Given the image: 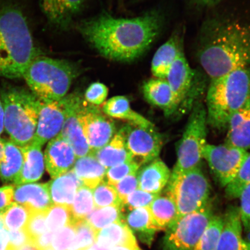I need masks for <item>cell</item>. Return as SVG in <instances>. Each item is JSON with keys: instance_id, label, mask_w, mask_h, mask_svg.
Listing matches in <instances>:
<instances>
[{"instance_id": "cell-34", "label": "cell", "mask_w": 250, "mask_h": 250, "mask_svg": "<svg viewBox=\"0 0 250 250\" xmlns=\"http://www.w3.org/2000/svg\"><path fill=\"white\" fill-rule=\"evenodd\" d=\"M95 208L93 190L84 185L80 187L70 208L72 215L71 225L75 222L85 220L87 215Z\"/></svg>"}, {"instance_id": "cell-14", "label": "cell", "mask_w": 250, "mask_h": 250, "mask_svg": "<svg viewBox=\"0 0 250 250\" xmlns=\"http://www.w3.org/2000/svg\"><path fill=\"white\" fill-rule=\"evenodd\" d=\"M83 99L76 94L65 96L60 102L65 111V118L60 135L69 144L77 159L90 154L88 143L78 118V110Z\"/></svg>"}, {"instance_id": "cell-52", "label": "cell", "mask_w": 250, "mask_h": 250, "mask_svg": "<svg viewBox=\"0 0 250 250\" xmlns=\"http://www.w3.org/2000/svg\"><path fill=\"white\" fill-rule=\"evenodd\" d=\"M191 1L199 7L210 8L218 5L223 0H191Z\"/></svg>"}, {"instance_id": "cell-35", "label": "cell", "mask_w": 250, "mask_h": 250, "mask_svg": "<svg viewBox=\"0 0 250 250\" xmlns=\"http://www.w3.org/2000/svg\"><path fill=\"white\" fill-rule=\"evenodd\" d=\"M223 226V217L214 215L203 232L194 250H217Z\"/></svg>"}, {"instance_id": "cell-15", "label": "cell", "mask_w": 250, "mask_h": 250, "mask_svg": "<svg viewBox=\"0 0 250 250\" xmlns=\"http://www.w3.org/2000/svg\"><path fill=\"white\" fill-rule=\"evenodd\" d=\"M40 100V99H39ZM65 118V111L60 101H40L39 117L33 142L42 146L61 133Z\"/></svg>"}, {"instance_id": "cell-39", "label": "cell", "mask_w": 250, "mask_h": 250, "mask_svg": "<svg viewBox=\"0 0 250 250\" xmlns=\"http://www.w3.org/2000/svg\"><path fill=\"white\" fill-rule=\"evenodd\" d=\"M93 195L95 208L123 206V202L116 189L104 181H102L93 189Z\"/></svg>"}, {"instance_id": "cell-44", "label": "cell", "mask_w": 250, "mask_h": 250, "mask_svg": "<svg viewBox=\"0 0 250 250\" xmlns=\"http://www.w3.org/2000/svg\"><path fill=\"white\" fill-rule=\"evenodd\" d=\"M46 211L31 212L29 221L25 227L31 242L48 231L46 224Z\"/></svg>"}, {"instance_id": "cell-3", "label": "cell", "mask_w": 250, "mask_h": 250, "mask_svg": "<svg viewBox=\"0 0 250 250\" xmlns=\"http://www.w3.org/2000/svg\"><path fill=\"white\" fill-rule=\"evenodd\" d=\"M38 56L23 12L14 5L0 4V77L23 78Z\"/></svg>"}, {"instance_id": "cell-1", "label": "cell", "mask_w": 250, "mask_h": 250, "mask_svg": "<svg viewBox=\"0 0 250 250\" xmlns=\"http://www.w3.org/2000/svg\"><path fill=\"white\" fill-rule=\"evenodd\" d=\"M162 24L161 15L152 11L132 19L102 14L83 21L78 29L105 58L129 62L147 51L161 33Z\"/></svg>"}, {"instance_id": "cell-21", "label": "cell", "mask_w": 250, "mask_h": 250, "mask_svg": "<svg viewBox=\"0 0 250 250\" xmlns=\"http://www.w3.org/2000/svg\"><path fill=\"white\" fill-rule=\"evenodd\" d=\"M83 2V0H41V6L50 22L65 29L80 11Z\"/></svg>"}, {"instance_id": "cell-24", "label": "cell", "mask_w": 250, "mask_h": 250, "mask_svg": "<svg viewBox=\"0 0 250 250\" xmlns=\"http://www.w3.org/2000/svg\"><path fill=\"white\" fill-rule=\"evenodd\" d=\"M42 146L35 142L22 147L24 162L17 180L13 183L17 186L21 184L36 182L42 177L44 171V158Z\"/></svg>"}, {"instance_id": "cell-33", "label": "cell", "mask_w": 250, "mask_h": 250, "mask_svg": "<svg viewBox=\"0 0 250 250\" xmlns=\"http://www.w3.org/2000/svg\"><path fill=\"white\" fill-rule=\"evenodd\" d=\"M85 220L97 233L103 228L123 220L122 206L96 208L87 215Z\"/></svg>"}, {"instance_id": "cell-36", "label": "cell", "mask_w": 250, "mask_h": 250, "mask_svg": "<svg viewBox=\"0 0 250 250\" xmlns=\"http://www.w3.org/2000/svg\"><path fill=\"white\" fill-rule=\"evenodd\" d=\"M31 212L24 206L14 202L2 212L4 226L8 230L25 229Z\"/></svg>"}, {"instance_id": "cell-5", "label": "cell", "mask_w": 250, "mask_h": 250, "mask_svg": "<svg viewBox=\"0 0 250 250\" xmlns=\"http://www.w3.org/2000/svg\"><path fill=\"white\" fill-rule=\"evenodd\" d=\"M78 74L77 67L70 62L38 56L27 67L23 78L31 92L40 101L54 102L66 95Z\"/></svg>"}, {"instance_id": "cell-4", "label": "cell", "mask_w": 250, "mask_h": 250, "mask_svg": "<svg viewBox=\"0 0 250 250\" xmlns=\"http://www.w3.org/2000/svg\"><path fill=\"white\" fill-rule=\"evenodd\" d=\"M250 97V67L210 80L206 93L208 124L226 129L230 118Z\"/></svg>"}, {"instance_id": "cell-51", "label": "cell", "mask_w": 250, "mask_h": 250, "mask_svg": "<svg viewBox=\"0 0 250 250\" xmlns=\"http://www.w3.org/2000/svg\"><path fill=\"white\" fill-rule=\"evenodd\" d=\"M9 245L8 230L5 228L0 229V250H7Z\"/></svg>"}, {"instance_id": "cell-19", "label": "cell", "mask_w": 250, "mask_h": 250, "mask_svg": "<svg viewBox=\"0 0 250 250\" xmlns=\"http://www.w3.org/2000/svg\"><path fill=\"white\" fill-rule=\"evenodd\" d=\"M224 218V226L217 250H246L239 208L230 207Z\"/></svg>"}, {"instance_id": "cell-54", "label": "cell", "mask_w": 250, "mask_h": 250, "mask_svg": "<svg viewBox=\"0 0 250 250\" xmlns=\"http://www.w3.org/2000/svg\"><path fill=\"white\" fill-rule=\"evenodd\" d=\"M109 250H140L138 246H118Z\"/></svg>"}, {"instance_id": "cell-53", "label": "cell", "mask_w": 250, "mask_h": 250, "mask_svg": "<svg viewBox=\"0 0 250 250\" xmlns=\"http://www.w3.org/2000/svg\"><path fill=\"white\" fill-rule=\"evenodd\" d=\"M4 109H3L1 100V98H0V135H1L3 132V130L4 129Z\"/></svg>"}, {"instance_id": "cell-37", "label": "cell", "mask_w": 250, "mask_h": 250, "mask_svg": "<svg viewBox=\"0 0 250 250\" xmlns=\"http://www.w3.org/2000/svg\"><path fill=\"white\" fill-rule=\"evenodd\" d=\"M72 223L70 208L66 206L52 205L46 211L47 229L55 232Z\"/></svg>"}, {"instance_id": "cell-60", "label": "cell", "mask_w": 250, "mask_h": 250, "mask_svg": "<svg viewBox=\"0 0 250 250\" xmlns=\"http://www.w3.org/2000/svg\"><path fill=\"white\" fill-rule=\"evenodd\" d=\"M52 250V249L51 248V249H47V250Z\"/></svg>"}, {"instance_id": "cell-40", "label": "cell", "mask_w": 250, "mask_h": 250, "mask_svg": "<svg viewBox=\"0 0 250 250\" xmlns=\"http://www.w3.org/2000/svg\"><path fill=\"white\" fill-rule=\"evenodd\" d=\"M250 183V152L242 165L238 174L226 187V192L228 198L234 199L239 198L242 190L248 184Z\"/></svg>"}, {"instance_id": "cell-50", "label": "cell", "mask_w": 250, "mask_h": 250, "mask_svg": "<svg viewBox=\"0 0 250 250\" xmlns=\"http://www.w3.org/2000/svg\"><path fill=\"white\" fill-rule=\"evenodd\" d=\"M54 232L47 231L31 241L38 250H45L51 248V243Z\"/></svg>"}, {"instance_id": "cell-30", "label": "cell", "mask_w": 250, "mask_h": 250, "mask_svg": "<svg viewBox=\"0 0 250 250\" xmlns=\"http://www.w3.org/2000/svg\"><path fill=\"white\" fill-rule=\"evenodd\" d=\"M123 221L131 230L139 234L143 242L150 243L155 232L160 230L152 221L148 207L140 208L129 210Z\"/></svg>"}, {"instance_id": "cell-49", "label": "cell", "mask_w": 250, "mask_h": 250, "mask_svg": "<svg viewBox=\"0 0 250 250\" xmlns=\"http://www.w3.org/2000/svg\"><path fill=\"white\" fill-rule=\"evenodd\" d=\"M15 187L7 186L0 188V212H4L14 203Z\"/></svg>"}, {"instance_id": "cell-42", "label": "cell", "mask_w": 250, "mask_h": 250, "mask_svg": "<svg viewBox=\"0 0 250 250\" xmlns=\"http://www.w3.org/2000/svg\"><path fill=\"white\" fill-rule=\"evenodd\" d=\"M159 195L160 194H154L137 189L125 200L123 203V208L130 210L134 208L148 207Z\"/></svg>"}, {"instance_id": "cell-47", "label": "cell", "mask_w": 250, "mask_h": 250, "mask_svg": "<svg viewBox=\"0 0 250 250\" xmlns=\"http://www.w3.org/2000/svg\"><path fill=\"white\" fill-rule=\"evenodd\" d=\"M239 198L240 199L239 210L243 227L248 232L250 231V183L244 188Z\"/></svg>"}, {"instance_id": "cell-58", "label": "cell", "mask_w": 250, "mask_h": 250, "mask_svg": "<svg viewBox=\"0 0 250 250\" xmlns=\"http://www.w3.org/2000/svg\"><path fill=\"white\" fill-rule=\"evenodd\" d=\"M110 249H107L103 248L97 245L96 243L94 244L91 248H90L88 250H109Z\"/></svg>"}, {"instance_id": "cell-9", "label": "cell", "mask_w": 250, "mask_h": 250, "mask_svg": "<svg viewBox=\"0 0 250 250\" xmlns=\"http://www.w3.org/2000/svg\"><path fill=\"white\" fill-rule=\"evenodd\" d=\"M214 214L208 205L184 215L166 229L164 250H194Z\"/></svg>"}, {"instance_id": "cell-29", "label": "cell", "mask_w": 250, "mask_h": 250, "mask_svg": "<svg viewBox=\"0 0 250 250\" xmlns=\"http://www.w3.org/2000/svg\"><path fill=\"white\" fill-rule=\"evenodd\" d=\"M102 109L109 117L127 121L129 124L143 127L154 126L151 122L132 110L126 97H113L104 103Z\"/></svg>"}, {"instance_id": "cell-55", "label": "cell", "mask_w": 250, "mask_h": 250, "mask_svg": "<svg viewBox=\"0 0 250 250\" xmlns=\"http://www.w3.org/2000/svg\"><path fill=\"white\" fill-rule=\"evenodd\" d=\"M4 155V141L0 138V164Z\"/></svg>"}, {"instance_id": "cell-6", "label": "cell", "mask_w": 250, "mask_h": 250, "mask_svg": "<svg viewBox=\"0 0 250 250\" xmlns=\"http://www.w3.org/2000/svg\"><path fill=\"white\" fill-rule=\"evenodd\" d=\"M4 129L16 145L23 147L33 141L39 117L40 100L26 89L5 87L0 93Z\"/></svg>"}, {"instance_id": "cell-59", "label": "cell", "mask_w": 250, "mask_h": 250, "mask_svg": "<svg viewBox=\"0 0 250 250\" xmlns=\"http://www.w3.org/2000/svg\"><path fill=\"white\" fill-rule=\"evenodd\" d=\"M5 228L4 223V220H3L2 213L0 212V229Z\"/></svg>"}, {"instance_id": "cell-17", "label": "cell", "mask_w": 250, "mask_h": 250, "mask_svg": "<svg viewBox=\"0 0 250 250\" xmlns=\"http://www.w3.org/2000/svg\"><path fill=\"white\" fill-rule=\"evenodd\" d=\"M14 201L31 212L46 211L53 204L48 183H27L15 187Z\"/></svg>"}, {"instance_id": "cell-16", "label": "cell", "mask_w": 250, "mask_h": 250, "mask_svg": "<svg viewBox=\"0 0 250 250\" xmlns=\"http://www.w3.org/2000/svg\"><path fill=\"white\" fill-rule=\"evenodd\" d=\"M43 158L46 169L52 179L70 170L77 160L73 148L60 134L49 141Z\"/></svg>"}, {"instance_id": "cell-23", "label": "cell", "mask_w": 250, "mask_h": 250, "mask_svg": "<svg viewBox=\"0 0 250 250\" xmlns=\"http://www.w3.org/2000/svg\"><path fill=\"white\" fill-rule=\"evenodd\" d=\"M171 171L164 162L156 159L138 172L139 189L160 194L169 182Z\"/></svg>"}, {"instance_id": "cell-43", "label": "cell", "mask_w": 250, "mask_h": 250, "mask_svg": "<svg viewBox=\"0 0 250 250\" xmlns=\"http://www.w3.org/2000/svg\"><path fill=\"white\" fill-rule=\"evenodd\" d=\"M76 230L69 225L56 231L53 235L51 249L54 250H69L73 244Z\"/></svg>"}, {"instance_id": "cell-32", "label": "cell", "mask_w": 250, "mask_h": 250, "mask_svg": "<svg viewBox=\"0 0 250 250\" xmlns=\"http://www.w3.org/2000/svg\"><path fill=\"white\" fill-rule=\"evenodd\" d=\"M148 208L153 222L160 230L167 229L179 218L176 205L167 195L156 197Z\"/></svg>"}, {"instance_id": "cell-2", "label": "cell", "mask_w": 250, "mask_h": 250, "mask_svg": "<svg viewBox=\"0 0 250 250\" xmlns=\"http://www.w3.org/2000/svg\"><path fill=\"white\" fill-rule=\"evenodd\" d=\"M197 58L210 80L250 67V21L230 15L209 19L200 31Z\"/></svg>"}, {"instance_id": "cell-18", "label": "cell", "mask_w": 250, "mask_h": 250, "mask_svg": "<svg viewBox=\"0 0 250 250\" xmlns=\"http://www.w3.org/2000/svg\"><path fill=\"white\" fill-rule=\"evenodd\" d=\"M142 90L146 101L163 109L167 115L173 114L179 108L174 93L165 78H154L146 81Z\"/></svg>"}, {"instance_id": "cell-27", "label": "cell", "mask_w": 250, "mask_h": 250, "mask_svg": "<svg viewBox=\"0 0 250 250\" xmlns=\"http://www.w3.org/2000/svg\"><path fill=\"white\" fill-rule=\"evenodd\" d=\"M100 163L106 168L133 160L132 156L128 151L124 137L119 132L112 137L107 145L93 153Z\"/></svg>"}, {"instance_id": "cell-7", "label": "cell", "mask_w": 250, "mask_h": 250, "mask_svg": "<svg viewBox=\"0 0 250 250\" xmlns=\"http://www.w3.org/2000/svg\"><path fill=\"white\" fill-rule=\"evenodd\" d=\"M207 111L203 103L197 102L192 107L185 130L177 147L176 165L171 176L185 173L199 167L203 152L207 145Z\"/></svg>"}, {"instance_id": "cell-45", "label": "cell", "mask_w": 250, "mask_h": 250, "mask_svg": "<svg viewBox=\"0 0 250 250\" xmlns=\"http://www.w3.org/2000/svg\"><path fill=\"white\" fill-rule=\"evenodd\" d=\"M116 189L122 202H124L128 196L139 189L138 171L129 175L113 186Z\"/></svg>"}, {"instance_id": "cell-28", "label": "cell", "mask_w": 250, "mask_h": 250, "mask_svg": "<svg viewBox=\"0 0 250 250\" xmlns=\"http://www.w3.org/2000/svg\"><path fill=\"white\" fill-rule=\"evenodd\" d=\"M72 170L84 186L93 189L104 181L107 168L103 167L95 156L90 154L77 159Z\"/></svg>"}, {"instance_id": "cell-46", "label": "cell", "mask_w": 250, "mask_h": 250, "mask_svg": "<svg viewBox=\"0 0 250 250\" xmlns=\"http://www.w3.org/2000/svg\"><path fill=\"white\" fill-rule=\"evenodd\" d=\"M108 93L107 87L104 84L101 83H93L86 90V101L94 105H101L104 103Z\"/></svg>"}, {"instance_id": "cell-48", "label": "cell", "mask_w": 250, "mask_h": 250, "mask_svg": "<svg viewBox=\"0 0 250 250\" xmlns=\"http://www.w3.org/2000/svg\"><path fill=\"white\" fill-rule=\"evenodd\" d=\"M9 245L8 248L17 250L27 243H31V239L25 229L8 230Z\"/></svg>"}, {"instance_id": "cell-25", "label": "cell", "mask_w": 250, "mask_h": 250, "mask_svg": "<svg viewBox=\"0 0 250 250\" xmlns=\"http://www.w3.org/2000/svg\"><path fill=\"white\" fill-rule=\"evenodd\" d=\"M48 184L53 204L69 208L73 204L78 189L83 185L72 169L52 179Z\"/></svg>"}, {"instance_id": "cell-62", "label": "cell", "mask_w": 250, "mask_h": 250, "mask_svg": "<svg viewBox=\"0 0 250 250\" xmlns=\"http://www.w3.org/2000/svg\"></svg>"}, {"instance_id": "cell-61", "label": "cell", "mask_w": 250, "mask_h": 250, "mask_svg": "<svg viewBox=\"0 0 250 250\" xmlns=\"http://www.w3.org/2000/svg\"><path fill=\"white\" fill-rule=\"evenodd\" d=\"M7 250H12V249H9V248H8V249H7Z\"/></svg>"}, {"instance_id": "cell-10", "label": "cell", "mask_w": 250, "mask_h": 250, "mask_svg": "<svg viewBox=\"0 0 250 250\" xmlns=\"http://www.w3.org/2000/svg\"><path fill=\"white\" fill-rule=\"evenodd\" d=\"M248 151L225 144L206 145L203 158L208 162L219 183L226 187L235 179L241 168Z\"/></svg>"}, {"instance_id": "cell-13", "label": "cell", "mask_w": 250, "mask_h": 250, "mask_svg": "<svg viewBox=\"0 0 250 250\" xmlns=\"http://www.w3.org/2000/svg\"><path fill=\"white\" fill-rule=\"evenodd\" d=\"M176 99L179 108L189 103L201 93L205 80L201 74L190 66L184 54L181 55L171 65L166 78Z\"/></svg>"}, {"instance_id": "cell-8", "label": "cell", "mask_w": 250, "mask_h": 250, "mask_svg": "<svg viewBox=\"0 0 250 250\" xmlns=\"http://www.w3.org/2000/svg\"><path fill=\"white\" fill-rule=\"evenodd\" d=\"M167 186V195L176 205L179 212L178 218L208 205L210 186L199 167L185 173L171 176Z\"/></svg>"}, {"instance_id": "cell-57", "label": "cell", "mask_w": 250, "mask_h": 250, "mask_svg": "<svg viewBox=\"0 0 250 250\" xmlns=\"http://www.w3.org/2000/svg\"><path fill=\"white\" fill-rule=\"evenodd\" d=\"M246 250H250V231L248 232L247 236L245 239Z\"/></svg>"}, {"instance_id": "cell-31", "label": "cell", "mask_w": 250, "mask_h": 250, "mask_svg": "<svg viewBox=\"0 0 250 250\" xmlns=\"http://www.w3.org/2000/svg\"><path fill=\"white\" fill-rule=\"evenodd\" d=\"M23 162L22 147L11 140L4 141V155L0 164V179L2 182L14 183L21 173Z\"/></svg>"}, {"instance_id": "cell-41", "label": "cell", "mask_w": 250, "mask_h": 250, "mask_svg": "<svg viewBox=\"0 0 250 250\" xmlns=\"http://www.w3.org/2000/svg\"><path fill=\"white\" fill-rule=\"evenodd\" d=\"M140 166L136 161L132 160L108 168L105 174L107 183L112 186L116 185L125 177L138 171Z\"/></svg>"}, {"instance_id": "cell-26", "label": "cell", "mask_w": 250, "mask_h": 250, "mask_svg": "<svg viewBox=\"0 0 250 250\" xmlns=\"http://www.w3.org/2000/svg\"><path fill=\"white\" fill-rule=\"evenodd\" d=\"M95 243L107 249L118 246L137 245L132 230L123 221L116 222L99 231L96 233Z\"/></svg>"}, {"instance_id": "cell-22", "label": "cell", "mask_w": 250, "mask_h": 250, "mask_svg": "<svg viewBox=\"0 0 250 250\" xmlns=\"http://www.w3.org/2000/svg\"><path fill=\"white\" fill-rule=\"evenodd\" d=\"M226 144L248 151L250 148V97L230 118Z\"/></svg>"}, {"instance_id": "cell-38", "label": "cell", "mask_w": 250, "mask_h": 250, "mask_svg": "<svg viewBox=\"0 0 250 250\" xmlns=\"http://www.w3.org/2000/svg\"><path fill=\"white\" fill-rule=\"evenodd\" d=\"M76 230L73 244L69 250H87L96 242V233L85 220L75 222L71 225Z\"/></svg>"}, {"instance_id": "cell-11", "label": "cell", "mask_w": 250, "mask_h": 250, "mask_svg": "<svg viewBox=\"0 0 250 250\" xmlns=\"http://www.w3.org/2000/svg\"><path fill=\"white\" fill-rule=\"evenodd\" d=\"M120 132L124 137L133 160L140 165L157 159L160 154L163 139L153 127H143L129 124Z\"/></svg>"}, {"instance_id": "cell-20", "label": "cell", "mask_w": 250, "mask_h": 250, "mask_svg": "<svg viewBox=\"0 0 250 250\" xmlns=\"http://www.w3.org/2000/svg\"><path fill=\"white\" fill-rule=\"evenodd\" d=\"M183 54L182 38L179 34H174L156 51L151 62L153 76L166 79L171 65Z\"/></svg>"}, {"instance_id": "cell-12", "label": "cell", "mask_w": 250, "mask_h": 250, "mask_svg": "<svg viewBox=\"0 0 250 250\" xmlns=\"http://www.w3.org/2000/svg\"><path fill=\"white\" fill-rule=\"evenodd\" d=\"M78 118L88 143L90 154L101 149L110 142L115 133L114 122L102 114L96 105L82 100Z\"/></svg>"}, {"instance_id": "cell-56", "label": "cell", "mask_w": 250, "mask_h": 250, "mask_svg": "<svg viewBox=\"0 0 250 250\" xmlns=\"http://www.w3.org/2000/svg\"><path fill=\"white\" fill-rule=\"evenodd\" d=\"M17 250H38L32 243L26 244Z\"/></svg>"}]
</instances>
